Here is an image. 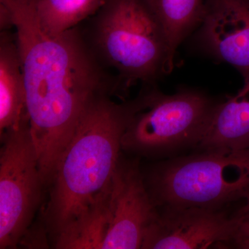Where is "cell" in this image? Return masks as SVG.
I'll return each instance as SVG.
<instances>
[{"label":"cell","mask_w":249,"mask_h":249,"mask_svg":"<svg viewBox=\"0 0 249 249\" xmlns=\"http://www.w3.org/2000/svg\"><path fill=\"white\" fill-rule=\"evenodd\" d=\"M1 13L16 29L29 127L49 186L85 111L107 96V80L74 29L52 35L42 27L36 0H1Z\"/></svg>","instance_id":"1"},{"label":"cell","mask_w":249,"mask_h":249,"mask_svg":"<svg viewBox=\"0 0 249 249\" xmlns=\"http://www.w3.org/2000/svg\"><path fill=\"white\" fill-rule=\"evenodd\" d=\"M134 108L135 101L119 104L107 95L80 119L49 184L45 221L57 249H67L106 196Z\"/></svg>","instance_id":"2"},{"label":"cell","mask_w":249,"mask_h":249,"mask_svg":"<svg viewBox=\"0 0 249 249\" xmlns=\"http://www.w3.org/2000/svg\"><path fill=\"white\" fill-rule=\"evenodd\" d=\"M95 41L126 85L168 73L164 31L148 0H106L96 20Z\"/></svg>","instance_id":"3"},{"label":"cell","mask_w":249,"mask_h":249,"mask_svg":"<svg viewBox=\"0 0 249 249\" xmlns=\"http://www.w3.org/2000/svg\"><path fill=\"white\" fill-rule=\"evenodd\" d=\"M153 185L163 206L219 209L249 191V150H205L174 160L156 174Z\"/></svg>","instance_id":"4"},{"label":"cell","mask_w":249,"mask_h":249,"mask_svg":"<svg viewBox=\"0 0 249 249\" xmlns=\"http://www.w3.org/2000/svg\"><path fill=\"white\" fill-rule=\"evenodd\" d=\"M135 102L122 147L145 155L197 146L216 105L192 90L173 95L155 91Z\"/></svg>","instance_id":"5"},{"label":"cell","mask_w":249,"mask_h":249,"mask_svg":"<svg viewBox=\"0 0 249 249\" xmlns=\"http://www.w3.org/2000/svg\"><path fill=\"white\" fill-rule=\"evenodd\" d=\"M158 214L138 165L120 160L99 207L68 249H142Z\"/></svg>","instance_id":"6"},{"label":"cell","mask_w":249,"mask_h":249,"mask_svg":"<svg viewBox=\"0 0 249 249\" xmlns=\"http://www.w3.org/2000/svg\"><path fill=\"white\" fill-rule=\"evenodd\" d=\"M1 139L0 249H16L29 231L45 185L29 123Z\"/></svg>","instance_id":"7"},{"label":"cell","mask_w":249,"mask_h":249,"mask_svg":"<svg viewBox=\"0 0 249 249\" xmlns=\"http://www.w3.org/2000/svg\"><path fill=\"white\" fill-rule=\"evenodd\" d=\"M147 230L142 249H205L234 243L233 215L213 208L164 206Z\"/></svg>","instance_id":"8"},{"label":"cell","mask_w":249,"mask_h":249,"mask_svg":"<svg viewBox=\"0 0 249 249\" xmlns=\"http://www.w3.org/2000/svg\"><path fill=\"white\" fill-rule=\"evenodd\" d=\"M199 40L216 58L249 76V0H205Z\"/></svg>","instance_id":"9"},{"label":"cell","mask_w":249,"mask_h":249,"mask_svg":"<svg viewBox=\"0 0 249 249\" xmlns=\"http://www.w3.org/2000/svg\"><path fill=\"white\" fill-rule=\"evenodd\" d=\"M244 79L237 94L214 106L196 146L201 150H249V76Z\"/></svg>","instance_id":"10"},{"label":"cell","mask_w":249,"mask_h":249,"mask_svg":"<svg viewBox=\"0 0 249 249\" xmlns=\"http://www.w3.org/2000/svg\"><path fill=\"white\" fill-rule=\"evenodd\" d=\"M29 122L17 44L1 36L0 47V134Z\"/></svg>","instance_id":"11"},{"label":"cell","mask_w":249,"mask_h":249,"mask_svg":"<svg viewBox=\"0 0 249 249\" xmlns=\"http://www.w3.org/2000/svg\"><path fill=\"white\" fill-rule=\"evenodd\" d=\"M161 24L168 44V73L174 68L178 46L201 24L205 0H148Z\"/></svg>","instance_id":"12"},{"label":"cell","mask_w":249,"mask_h":249,"mask_svg":"<svg viewBox=\"0 0 249 249\" xmlns=\"http://www.w3.org/2000/svg\"><path fill=\"white\" fill-rule=\"evenodd\" d=\"M106 0H36L40 25L52 35L71 30L101 9Z\"/></svg>","instance_id":"13"},{"label":"cell","mask_w":249,"mask_h":249,"mask_svg":"<svg viewBox=\"0 0 249 249\" xmlns=\"http://www.w3.org/2000/svg\"><path fill=\"white\" fill-rule=\"evenodd\" d=\"M242 199L245 201L243 206L233 214L237 225L236 237L234 245L243 242H249V191L244 195Z\"/></svg>","instance_id":"14"},{"label":"cell","mask_w":249,"mask_h":249,"mask_svg":"<svg viewBox=\"0 0 249 249\" xmlns=\"http://www.w3.org/2000/svg\"><path fill=\"white\" fill-rule=\"evenodd\" d=\"M235 247L240 249H249V242H243V243L238 244Z\"/></svg>","instance_id":"15"}]
</instances>
